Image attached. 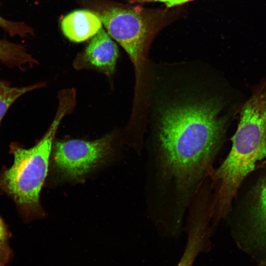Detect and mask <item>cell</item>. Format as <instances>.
<instances>
[{
    "mask_svg": "<svg viewBox=\"0 0 266 266\" xmlns=\"http://www.w3.org/2000/svg\"><path fill=\"white\" fill-rule=\"evenodd\" d=\"M177 86L156 97L147 166L162 182L190 188L213 167L231 115L223 92L207 84Z\"/></svg>",
    "mask_w": 266,
    "mask_h": 266,
    "instance_id": "obj_1",
    "label": "cell"
},
{
    "mask_svg": "<svg viewBox=\"0 0 266 266\" xmlns=\"http://www.w3.org/2000/svg\"><path fill=\"white\" fill-rule=\"evenodd\" d=\"M58 100L55 116L42 137L30 148L11 142L9 153L13 157V164L9 167L3 166L0 171V193L14 202L26 222L44 215L40 194L48 174L53 140L63 118L75 105L76 100L70 94H61Z\"/></svg>",
    "mask_w": 266,
    "mask_h": 266,
    "instance_id": "obj_2",
    "label": "cell"
},
{
    "mask_svg": "<svg viewBox=\"0 0 266 266\" xmlns=\"http://www.w3.org/2000/svg\"><path fill=\"white\" fill-rule=\"evenodd\" d=\"M239 114L230 152L212 173L218 191L228 197L235 196L247 177L266 160V79L252 88Z\"/></svg>",
    "mask_w": 266,
    "mask_h": 266,
    "instance_id": "obj_3",
    "label": "cell"
},
{
    "mask_svg": "<svg viewBox=\"0 0 266 266\" xmlns=\"http://www.w3.org/2000/svg\"><path fill=\"white\" fill-rule=\"evenodd\" d=\"M226 218L238 247L266 266V160L244 180Z\"/></svg>",
    "mask_w": 266,
    "mask_h": 266,
    "instance_id": "obj_4",
    "label": "cell"
},
{
    "mask_svg": "<svg viewBox=\"0 0 266 266\" xmlns=\"http://www.w3.org/2000/svg\"><path fill=\"white\" fill-rule=\"evenodd\" d=\"M109 35L125 50L137 72L152 39L168 23L167 9L138 6H109L99 12Z\"/></svg>",
    "mask_w": 266,
    "mask_h": 266,
    "instance_id": "obj_5",
    "label": "cell"
},
{
    "mask_svg": "<svg viewBox=\"0 0 266 266\" xmlns=\"http://www.w3.org/2000/svg\"><path fill=\"white\" fill-rule=\"evenodd\" d=\"M114 139L113 134H107L93 141L55 142L51 153L54 169L64 179H80L105 161L112 151Z\"/></svg>",
    "mask_w": 266,
    "mask_h": 266,
    "instance_id": "obj_6",
    "label": "cell"
},
{
    "mask_svg": "<svg viewBox=\"0 0 266 266\" xmlns=\"http://www.w3.org/2000/svg\"><path fill=\"white\" fill-rule=\"evenodd\" d=\"M119 49L108 33L101 29L89 42L85 51L78 55L73 63L76 69H93L107 76L115 71Z\"/></svg>",
    "mask_w": 266,
    "mask_h": 266,
    "instance_id": "obj_7",
    "label": "cell"
},
{
    "mask_svg": "<svg viewBox=\"0 0 266 266\" xmlns=\"http://www.w3.org/2000/svg\"><path fill=\"white\" fill-rule=\"evenodd\" d=\"M186 219L187 242L177 266H192L200 253L211 248L210 237L214 232L208 211L201 207L192 208L188 211Z\"/></svg>",
    "mask_w": 266,
    "mask_h": 266,
    "instance_id": "obj_8",
    "label": "cell"
},
{
    "mask_svg": "<svg viewBox=\"0 0 266 266\" xmlns=\"http://www.w3.org/2000/svg\"><path fill=\"white\" fill-rule=\"evenodd\" d=\"M61 24L62 31L67 38L81 42L94 36L101 29L102 23L97 12L78 9L66 15Z\"/></svg>",
    "mask_w": 266,
    "mask_h": 266,
    "instance_id": "obj_9",
    "label": "cell"
},
{
    "mask_svg": "<svg viewBox=\"0 0 266 266\" xmlns=\"http://www.w3.org/2000/svg\"><path fill=\"white\" fill-rule=\"evenodd\" d=\"M0 62L7 67L22 70L38 64L24 46L5 39H0Z\"/></svg>",
    "mask_w": 266,
    "mask_h": 266,
    "instance_id": "obj_10",
    "label": "cell"
},
{
    "mask_svg": "<svg viewBox=\"0 0 266 266\" xmlns=\"http://www.w3.org/2000/svg\"><path fill=\"white\" fill-rule=\"evenodd\" d=\"M45 86L39 82L24 87H13L10 82L0 79V124L14 102L24 94Z\"/></svg>",
    "mask_w": 266,
    "mask_h": 266,
    "instance_id": "obj_11",
    "label": "cell"
},
{
    "mask_svg": "<svg viewBox=\"0 0 266 266\" xmlns=\"http://www.w3.org/2000/svg\"><path fill=\"white\" fill-rule=\"evenodd\" d=\"M11 233L0 215V266H7L12 258L13 252L9 244Z\"/></svg>",
    "mask_w": 266,
    "mask_h": 266,
    "instance_id": "obj_12",
    "label": "cell"
},
{
    "mask_svg": "<svg viewBox=\"0 0 266 266\" xmlns=\"http://www.w3.org/2000/svg\"><path fill=\"white\" fill-rule=\"evenodd\" d=\"M0 28L12 36L19 35L24 37L28 34H33L32 29L26 24L7 20L0 15Z\"/></svg>",
    "mask_w": 266,
    "mask_h": 266,
    "instance_id": "obj_13",
    "label": "cell"
},
{
    "mask_svg": "<svg viewBox=\"0 0 266 266\" xmlns=\"http://www.w3.org/2000/svg\"><path fill=\"white\" fill-rule=\"evenodd\" d=\"M192 0H130V1L133 3H143L152 2H160L165 4L166 8H169L184 4L186 2Z\"/></svg>",
    "mask_w": 266,
    "mask_h": 266,
    "instance_id": "obj_14",
    "label": "cell"
}]
</instances>
